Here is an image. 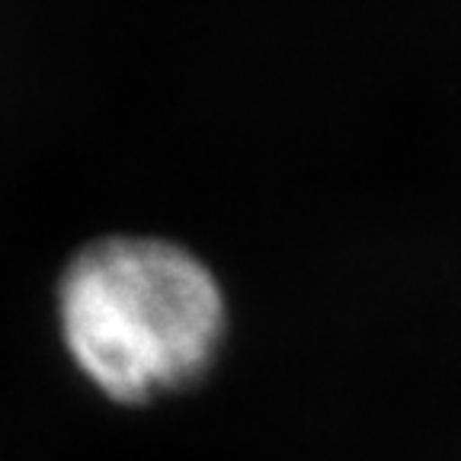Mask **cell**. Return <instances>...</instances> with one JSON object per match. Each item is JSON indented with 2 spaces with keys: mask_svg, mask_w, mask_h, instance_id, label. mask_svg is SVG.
I'll list each match as a JSON object with an SVG mask.
<instances>
[{
  "mask_svg": "<svg viewBox=\"0 0 461 461\" xmlns=\"http://www.w3.org/2000/svg\"><path fill=\"white\" fill-rule=\"evenodd\" d=\"M55 311L77 372L125 403L195 384L228 339V295L212 267L154 234L80 247L58 279Z\"/></svg>",
  "mask_w": 461,
  "mask_h": 461,
  "instance_id": "cell-1",
  "label": "cell"
}]
</instances>
